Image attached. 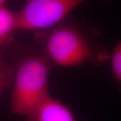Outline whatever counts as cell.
<instances>
[{"mask_svg": "<svg viewBox=\"0 0 121 121\" xmlns=\"http://www.w3.org/2000/svg\"><path fill=\"white\" fill-rule=\"evenodd\" d=\"M28 121H77L71 110L49 95L26 118Z\"/></svg>", "mask_w": 121, "mask_h": 121, "instance_id": "obj_4", "label": "cell"}, {"mask_svg": "<svg viewBox=\"0 0 121 121\" xmlns=\"http://www.w3.org/2000/svg\"><path fill=\"white\" fill-rule=\"evenodd\" d=\"M95 34L88 35L73 26H58L47 40L48 60L63 67L101 64L110 56L104 47L95 44Z\"/></svg>", "mask_w": 121, "mask_h": 121, "instance_id": "obj_1", "label": "cell"}, {"mask_svg": "<svg viewBox=\"0 0 121 121\" xmlns=\"http://www.w3.org/2000/svg\"><path fill=\"white\" fill-rule=\"evenodd\" d=\"M110 58L113 77L121 88V41L115 46Z\"/></svg>", "mask_w": 121, "mask_h": 121, "instance_id": "obj_6", "label": "cell"}, {"mask_svg": "<svg viewBox=\"0 0 121 121\" xmlns=\"http://www.w3.org/2000/svg\"><path fill=\"white\" fill-rule=\"evenodd\" d=\"M17 30V14L4 5H0V43H4Z\"/></svg>", "mask_w": 121, "mask_h": 121, "instance_id": "obj_5", "label": "cell"}, {"mask_svg": "<svg viewBox=\"0 0 121 121\" xmlns=\"http://www.w3.org/2000/svg\"><path fill=\"white\" fill-rule=\"evenodd\" d=\"M50 62L40 56H26L17 65L11 94L13 114L27 118L48 95Z\"/></svg>", "mask_w": 121, "mask_h": 121, "instance_id": "obj_2", "label": "cell"}, {"mask_svg": "<svg viewBox=\"0 0 121 121\" xmlns=\"http://www.w3.org/2000/svg\"><path fill=\"white\" fill-rule=\"evenodd\" d=\"M83 3L82 0H28L17 14V30L39 31L58 25Z\"/></svg>", "mask_w": 121, "mask_h": 121, "instance_id": "obj_3", "label": "cell"}]
</instances>
